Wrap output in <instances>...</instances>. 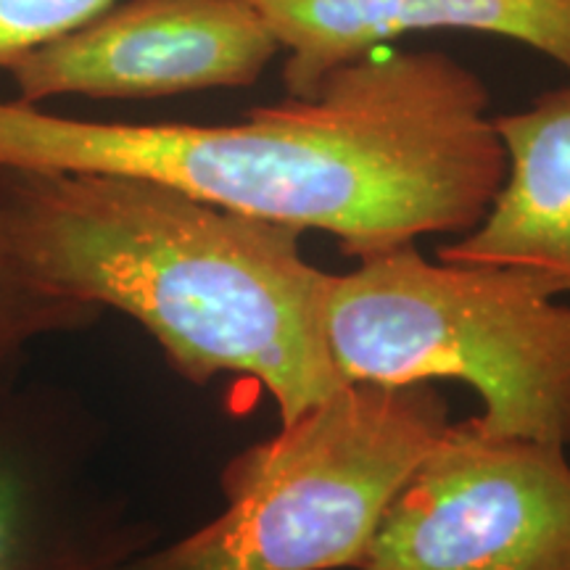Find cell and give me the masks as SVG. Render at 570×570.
<instances>
[{
    "mask_svg": "<svg viewBox=\"0 0 570 570\" xmlns=\"http://www.w3.org/2000/svg\"><path fill=\"white\" fill-rule=\"evenodd\" d=\"M449 425L433 383L341 386L227 460L217 518L119 570L360 568L389 502Z\"/></svg>",
    "mask_w": 570,
    "mask_h": 570,
    "instance_id": "277c9868",
    "label": "cell"
},
{
    "mask_svg": "<svg viewBox=\"0 0 570 570\" xmlns=\"http://www.w3.org/2000/svg\"><path fill=\"white\" fill-rule=\"evenodd\" d=\"M154 541L90 487L61 412L0 373V570H119Z\"/></svg>",
    "mask_w": 570,
    "mask_h": 570,
    "instance_id": "52a82bcc",
    "label": "cell"
},
{
    "mask_svg": "<svg viewBox=\"0 0 570 570\" xmlns=\"http://www.w3.org/2000/svg\"><path fill=\"white\" fill-rule=\"evenodd\" d=\"M13 244L56 294L122 312L194 386L259 383L288 423L344 386L323 331L325 269L302 230L119 175L0 169Z\"/></svg>",
    "mask_w": 570,
    "mask_h": 570,
    "instance_id": "7a4b0ae2",
    "label": "cell"
},
{
    "mask_svg": "<svg viewBox=\"0 0 570 570\" xmlns=\"http://www.w3.org/2000/svg\"><path fill=\"white\" fill-rule=\"evenodd\" d=\"M356 570H570L566 446L452 423L389 502Z\"/></svg>",
    "mask_w": 570,
    "mask_h": 570,
    "instance_id": "5b68a950",
    "label": "cell"
},
{
    "mask_svg": "<svg viewBox=\"0 0 570 570\" xmlns=\"http://www.w3.org/2000/svg\"><path fill=\"white\" fill-rule=\"evenodd\" d=\"M281 42L248 0H117L9 69L17 101L252 88Z\"/></svg>",
    "mask_w": 570,
    "mask_h": 570,
    "instance_id": "8992f818",
    "label": "cell"
},
{
    "mask_svg": "<svg viewBox=\"0 0 570 570\" xmlns=\"http://www.w3.org/2000/svg\"><path fill=\"white\" fill-rule=\"evenodd\" d=\"M288 53V96L412 32H483L529 46L570 75V0H248Z\"/></svg>",
    "mask_w": 570,
    "mask_h": 570,
    "instance_id": "ba28073f",
    "label": "cell"
},
{
    "mask_svg": "<svg viewBox=\"0 0 570 570\" xmlns=\"http://www.w3.org/2000/svg\"><path fill=\"white\" fill-rule=\"evenodd\" d=\"M323 331L344 386L452 377L491 436L570 444V306L525 269L389 248L327 275Z\"/></svg>",
    "mask_w": 570,
    "mask_h": 570,
    "instance_id": "3957f363",
    "label": "cell"
},
{
    "mask_svg": "<svg viewBox=\"0 0 570 570\" xmlns=\"http://www.w3.org/2000/svg\"><path fill=\"white\" fill-rule=\"evenodd\" d=\"M117 0H0V71L90 21Z\"/></svg>",
    "mask_w": 570,
    "mask_h": 570,
    "instance_id": "8fae6325",
    "label": "cell"
},
{
    "mask_svg": "<svg viewBox=\"0 0 570 570\" xmlns=\"http://www.w3.org/2000/svg\"><path fill=\"white\" fill-rule=\"evenodd\" d=\"M98 306L56 294L13 244L0 214V373H17L35 341L96 325Z\"/></svg>",
    "mask_w": 570,
    "mask_h": 570,
    "instance_id": "30bf717a",
    "label": "cell"
},
{
    "mask_svg": "<svg viewBox=\"0 0 570 570\" xmlns=\"http://www.w3.org/2000/svg\"><path fill=\"white\" fill-rule=\"evenodd\" d=\"M504 180L481 223L439 246L441 262L502 265L570 294V82L499 114Z\"/></svg>",
    "mask_w": 570,
    "mask_h": 570,
    "instance_id": "9c48e42d",
    "label": "cell"
},
{
    "mask_svg": "<svg viewBox=\"0 0 570 570\" xmlns=\"http://www.w3.org/2000/svg\"><path fill=\"white\" fill-rule=\"evenodd\" d=\"M489 90L446 53H370L244 122H96L0 101V169L119 175L338 240L352 259L465 233L504 180Z\"/></svg>",
    "mask_w": 570,
    "mask_h": 570,
    "instance_id": "6da1fadb",
    "label": "cell"
}]
</instances>
